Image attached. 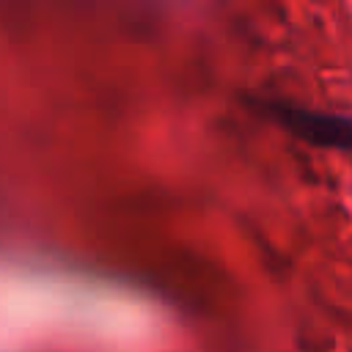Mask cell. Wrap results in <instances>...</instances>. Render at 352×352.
<instances>
[{
	"mask_svg": "<svg viewBox=\"0 0 352 352\" xmlns=\"http://www.w3.org/2000/svg\"><path fill=\"white\" fill-rule=\"evenodd\" d=\"M248 104L256 107V113L275 121L278 126H283L297 140L316 148H336L352 157V116L314 110L308 104L289 99H250Z\"/></svg>",
	"mask_w": 352,
	"mask_h": 352,
	"instance_id": "1",
	"label": "cell"
}]
</instances>
